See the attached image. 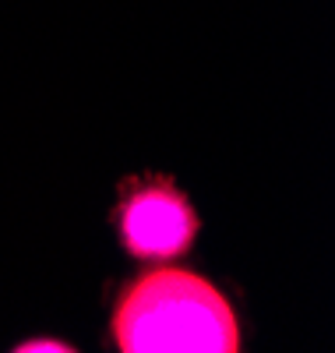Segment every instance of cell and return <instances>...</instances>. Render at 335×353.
Masks as SVG:
<instances>
[{
	"instance_id": "6da1fadb",
	"label": "cell",
	"mask_w": 335,
	"mask_h": 353,
	"mask_svg": "<svg viewBox=\"0 0 335 353\" xmlns=\"http://www.w3.org/2000/svg\"><path fill=\"white\" fill-rule=\"evenodd\" d=\"M120 353H236L243 343L226 293L184 265H152L131 279L110 314Z\"/></svg>"
},
{
	"instance_id": "7a4b0ae2",
	"label": "cell",
	"mask_w": 335,
	"mask_h": 353,
	"mask_svg": "<svg viewBox=\"0 0 335 353\" xmlns=\"http://www.w3.org/2000/svg\"><path fill=\"white\" fill-rule=\"evenodd\" d=\"M110 226L128 258L163 265L191 254L201 233V216L191 194L170 173H131L116 188Z\"/></svg>"
},
{
	"instance_id": "3957f363",
	"label": "cell",
	"mask_w": 335,
	"mask_h": 353,
	"mask_svg": "<svg viewBox=\"0 0 335 353\" xmlns=\"http://www.w3.org/2000/svg\"><path fill=\"white\" fill-rule=\"evenodd\" d=\"M18 353H28V350H43V353H74V346L68 339H57V336H36V339H21L14 346Z\"/></svg>"
}]
</instances>
